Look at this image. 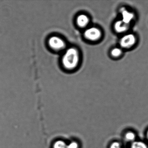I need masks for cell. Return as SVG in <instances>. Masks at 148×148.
<instances>
[{"label": "cell", "instance_id": "6da1fadb", "mask_svg": "<svg viewBox=\"0 0 148 148\" xmlns=\"http://www.w3.org/2000/svg\"><path fill=\"white\" fill-rule=\"evenodd\" d=\"M80 60L78 51L74 47L67 49L62 58V64L65 68L72 70L77 66Z\"/></svg>", "mask_w": 148, "mask_h": 148}, {"label": "cell", "instance_id": "7a4b0ae2", "mask_svg": "<svg viewBox=\"0 0 148 148\" xmlns=\"http://www.w3.org/2000/svg\"><path fill=\"white\" fill-rule=\"evenodd\" d=\"M137 41V38L134 34H124L119 41V47L123 50H128L134 47Z\"/></svg>", "mask_w": 148, "mask_h": 148}, {"label": "cell", "instance_id": "3957f363", "mask_svg": "<svg viewBox=\"0 0 148 148\" xmlns=\"http://www.w3.org/2000/svg\"><path fill=\"white\" fill-rule=\"evenodd\" d=\"M84 36L87 40L91 42H97L100 40L103 36V33L100 28L91 27L87 28L84 33Z\"/></svg>", "mask_w": 148, "mask_h": 148}, {"label": "cell", "instance_id": "277c9868", "mask_svg": "<svg viewBox=\"0 0 148 148\" xmlns=\"http://www.w3.org/2000/svg\"><path fill=\"white\" fill-rule=\"evenodd\" d=\"M119 12L121 18L120 19L126 24L131 25L136 18L135 14L133 12L129 11L124 7L121 8Z\"/></svg>", "mask_w": 148, "mask_h": 148}, {"label": "cell", "instance_id": "5b68a950", "mask_svg": "<svg viewBox=\"0 0 148 148\" xmlns=\"http://www.w3.org/2000/svg\"><path fill=\"white\" fill-rule=\"evenodd\" d=\"M131 25L126 24L119 19L114 22L113 29L114 32L119 34H125L130 28Z\"/></svg>", "mask_w": 148, "mask_h": 148}, {"label": "cell", "instance_id": "8992f818", "mask_svg": "<svg viewBox=\"0 0 148 148\" xmlns=\"http://www.w3.org/2000/svg\"><path fill=\"white\" fill-rule=\"evenodd\" d=\"M48 44L52 48L55 50H62L66 46L64 40L57 36L51 37L48 40Z\"/></svg>", "mask_w": 148, "mask_h": 148}, {"label": "cell", "instance_id": "52a82bcc", "mask_svg": "<svg viewBox=\"0 0 148 148\" xmlns=\"http://www.w3.org/2000/svg\"><path fill=\"white\" fill-rule=\"evenodd\" d=\"M90 22V18L86 14H80L77 18V24L79 27L82 28L87 27Z\"/></svg>", "mask_w": 148, "mask_h": 148}, {"label": "cell", "instance_id": "ba28073f", "mask_svg": "<svg viewBox=\"0 0 148 148\" xmlns=\"http://www.w3.org/2000/svg\"><path fill=\"white\" fill-rule=\"evenodd\" d=\"M123 139L126 143L131 144L137 140L136 134L133 131H126L124 133Z\"/></svg>", "mask_w": 148, "mask_h": 148}, {"label": "cell", "instance_id": "9c48e42d", "mask_svg": "<svg viewBox=\"0 0 148 148\" xmlns=\"http://www.w3.org/2000/svg\"><path fill=\"white\" fill-rule=\"evenodd\" d=\"M123 50L120 47H113L110 51V55L113 58H118L123 55Z\"/></svg>", "mask_w": 148, "mask_h": 148}, {"label": "cell", "instance_id": "30bf717a", "mask_svg": "<svg viewBox=\"0 0 148 148\" xmlns=\"http://www.w3.org/2000/svg\"><path fill=\"white\" fill-rule=\"evenodd\" d=\"M130 148H148V144L145 141L137 139L130 144Z\"/></svg>", "mask_w": 148, "mask_h": 148}, {"label": "cell", "instance_id": "8fae6325", "mask_svg": "<svg viewBox=\"0 0 148 148\" xmlns=\"http://www.w3.org/2000/svg\"><path fill=\"white\" fill-rule=\"evenodd\" d=\"M123 146L120 142L117 141H113L110 144L109 148H123Z\"/></svg>", "mask_w": 148, "mask_h": 148}, {"label": "cell", "instance_id": "7c38bea8", "mask_svg": "<svg viewBox=\"0 0 148 148\" xmlns=\"http://www.w3.org/2000/svg\"><path fill=\"white\" fill-rule=\"evenodd\" d=\"M54 148H68V147L64 142L58 141L54 144Z\"/></svg>", "mask_w": 148, "mask_h": 148}, {"label": "cell", "instance_id": "4fadbf2b", "mask_svg": "<svg viewBox=\"0 0 148 148\" xmlns=\"http://www.w3.org/2000/svg\"><path fill=\"white\" fill-rule=\"evenodd\" d=\"M67 147L68 148H78V144L76 142H73L69 145H67Z\"/></svg>", "mask_w": 148, "mask_h": 148}, {"label": "cell", "instance_id": "5bb4252c", "mask_svg": "<svg viewBox=\"0 0 148 148\" xmlns=\"http://www.w3.org/2000/svg\"><path fill=\"white\" fill-rule=\"evenodd\" d=\"M145 136H146V139L148 141V129H147L146 132H145Z\"/></svg>", "mask_w": 148, "mask_h": 148}, {"label": "cell", "instance_id": "9a60e30c", "mask_svg": "<svg viewBox=\"0 0 148 148\" xmlns=\"http://www.w3.org/2000/svg\"><path fill=\"white\" fill-rule=\"evenodd\" d=\"M123 148H125V147H123Z\"/></svg>", "mask_w": 148, "mask_h": 148}]
</instances>
